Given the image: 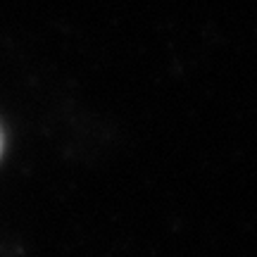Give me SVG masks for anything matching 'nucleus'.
I'll use <instances>...</instances> for the list:
<instances>
[{
    "mask_svg": "<svg viewBox=\"0 0 257 257\" xmlns=\"http://www.w3.org/2000/svg\"><path fill=\"white\" fill-rule=\"evenodd\" d=\"M0 155H3V134H0Z\"/></svg>",
    "mask_w": 257,
    "mask_h": 257,
    "instance_id": "f257e3e1",
    "label": "nucleus"
}]
</instances>
